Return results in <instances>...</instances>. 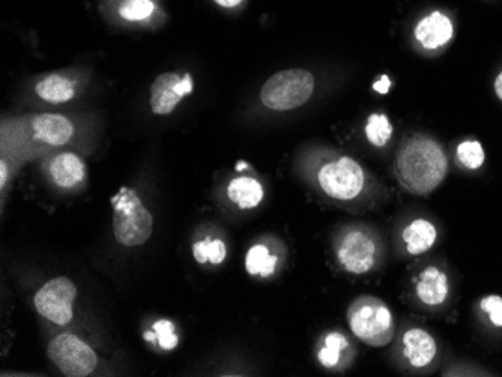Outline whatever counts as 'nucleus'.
Instances as JSON below:
<instances>
[{
	"mask_svg": "<svg viewBox=\"0 0 502 377\" xmlns=\"http://www.w3.org/2000/svg\"><path fill=\"white\" fill-rule=\"evenodd\" d=\"M480 307H482L483 312H486V313H488L489 319H490V322H492L495 327H502L501 296H497V295H490V296H486V298L482 299Z\"/></svg>",
	"mask_w": 502,
	"mask_h": 377,
	"instance_id": "393cba45",
	"label": "nucleus"
},
{
	"mask_svg": "<svg viewBox=\"0 0 502 377\" xmlns=\"http://www.w3.org/2000/svg\"><path fill=\"white\" fill-rule=\"evenodd\" d=\"M155 5L152 0H127L120 8V15L128 21H142L151 17Z\"/></svg>",
	"mask_w": 502,
	"mask_h": 377,
	"instance_id": "5701e85b",
	"label": "nucleus"
},
{
	"mask_svg": "<svg viewBox=\"0 0 502 377\" xmlns=\"http://www.w3.org/2000/svg\"><path fill=\"white\" fill-rule=\"evenodd\" d=\"M47 352L65 376H88L98 363L94 350L83 340L71 334H62L53 338Z\"/></svg>",
	"mask_w": 502,
	"mask_h": 377,
	"instance_id": "39448f33",
	"label": "nucleus"
},
{
	"mask_svg": "<svg viewBox=\"0 0 502 377\" xmlns=\"http://www.w3.org/2000/svg\"><path fill=\"white\" fill-rule=\"evenodd\" d=\"M313 90V74L309 71H280L265 83L260 90V100L268 109L286 112L305 104Z\"/></svg>",
	"mask_w": 502,
	"mask_h": 377,
	"instance_id": "20e7f679",
	"label": "nucleus"
},
{
	"mask_svg": "<svg viewBox=\"0 0 502 377\" xmlns=\"http://www.w3.org/2000/svg\"><path fill=\"white\" fill-rule=\"evenodd\" d=\"M152 327H154L155 337L158 340L161 348L172 350L178 346V337L174 334V323L169 320H158Z\"/></svg>",
	"mask_w": 502,
	"mask_h": 377,
	"instance_id": "b1692460",
	"label": "nucleus"
},
{
	"mask_svg": "<svg viewBox=\"0 0 502 377\" xmlns=\"http://www.w3.org/2000/svg\"><path fill=\"white\" fill-rule=\"evenodd\" d=\"M32 129L36 139L51 146H62L70 142L74 133L70 120L60 114H38L32 119Z\"/></svg>",
	"mask_w": 502,
	"mask_h": 377,
	"instance_id": "f8f14e48",
	"label": "nucleus"
},
{
	"mask_svg": "<svg viewBox=\"0 0 502 377\" xmlns=\"http://www.w3.org/2000/svg\"><path fill=\"white\" fill-rule=\"evenodd\" d=\"M454 35L452 19L443 12H432L418 21L415 26V38L428 50L444 47Z\"/></svg>",
	"mask_w": 502,
	"mask_h": 377,
	"instance_id": "9d476101",
	"label": "nucleus"
},
{
	"mask_svg": "<svg viewBox=\"0 0 502 377\" xmlns=\"http://www.w3.org/2000/svg\"><path fill=\"white\" fill-rule=\"evenodd\" d=\"M193 92V79L174 73L159 75L151 86V109L155 114H169L180 104L185 95Z\"/></svg>",
	"mask_w": 502,
	"mask_h": 377,
	"instance_id": "1a4fd4ad",
	"label": "nucleus"
},
{
	"mask_svg": "<svg viewBox=\"0 0 502 377\" xmlns=\"http://www.w3.org/2000/svg\"><path fill=\"white\" fill-rule=\"evenodd\" d=\"M318 179L323 191L337 200L355 199L364 188L363 169L348 157L325 164Z\"/></svg>",
	"mask_w": 502,
	"mask_h": 377,
	"instance_id": "423d86ee",
	"label": "nucleus"
},
{
	"mask_svg": "<svg viewBox=\"0 0 502 377\" xmlns=\"http://www.w3.org/2000/svg\"><path fill=\"white\" fill-rule=\"evenodd\" d=\"M417 295L426 305H441L448 296L447 275L435 266H429L420 273Z\"/></svg>",
	"mask_w": 502,
	"mask_h": 377,
	"instance_id": "ddd939ff",
	"label": "nucleus"
},
{
	"mask_svg": "<svg viewBox=\"0 0 502 377\" xmlns=\"http://www.w3.org/2000/svg\"><path fill=\"white\" fill-rule=\"evenodd\" d=\"M447 170L443 146L428 135H413L398 150L396 173L400 184L411 193H432L443 182Z\"/></svg>",
	"mask_w": 502,
	"mask_h": 377,
	"instance_id": "f257e3e1",
	"label": "nucleus"
},
{
	"mask_svg": "<svg viewBox=\"0 0 502 377\" xmlns=\"http://www.w3.org/2000/svg\"><path fill=\"white\" fill-rule=\"evenodd\" d=\"M349 327L361 342L383 348L393 340L394 319L383 301L375 296L355 299L348 310Z\"/></svg>",
	"mask_w": 502,
	"mask_h": 377,
	"instance_id": "f03ea898",
	"label": "nucleus"
},
{
	"mask_svg": "<svg viewBox=\"0 0 502 377\" xmlns=\"http://www.w3.org/2000/svg\"><path fill=\"white\" fill-rule=\"evenodd\" d=\"M193 253L194 258L199 264L211 262L212 265H220L226 258V245L220 239H214V241L206 239V241L194 243Z\"/></svg>",
	"mask_w": 502,
	"mask_h": 377,
	"instance_id": "aec40b11",
	"label": "nucleus"
},
{
	"mask_svg": "<svg viewBox=\"0 0 502 377\" xmlns=\"http://www.w3.org/2000/svg\"><path fill=\"white\" fill-rule=\"evenodd\" d=\"M346 348H348V340L342 334H329L325 338V348L319 352V361L323 367H334V365H337L340 355Z\"/></svg>",
	"mask_w": 502,
	"mask_h": 377,
	"instance_id": "412c9836",
	"label": "nucleus"
},
{
	"mask_svg": "<svg viewBox=\"0 0 502 377\" xmlns=\"http://www.w3.org/2000/svg\"><path fill=\"white\" fill-rule=\"evenodd\" d=\"M217 2L220 6H223V8H235V6H238L243 0H214Z\"/></svg>",
	"mask_w": 502,
	"mask_h": 377,
	"instance_id": "bb28decb",
	"label": "nucleus"
},
{
	"mask_svg": "<svg viewBox=\"0 0 502 377\" xmlns=\"http://www.w3.org/2000/svg\"><path fill=\"white\" fill-rule=\"evenodd\" d=\"M393 127L385 114H370L367 125H366V135L370 143L376 148H383L391 139Z\"/></svg>",
	"mask_w": 502,
	"mask_h": 377,
	"instance_id": "6ab92c4d",
	"label": "nucleus"
},
{
	"mask_svg": "<svg viewBox=\"0 0 502 377\" xmlns=\"http://www.w3.org/2000/svg\"><path fill=\"white\" fill-rule=\"evenodd\" d=\"M338 260L348 273H366L375 266L376 245L366 232L352 230L338 247Z\"/></svg>",
	"mask_w": 502,
	"mask_h": 377,
	"instance_id": "6e6552de",
	"label": "nucleus"
},
{
	"mask_svg": "<svg viewBox=\"0 0 502 377\" xmlns=\"http://www.w3.org/2000/svg\"><path fill=\"white\" fill-rule=\"evenodd\" d=\"M390 88H391V80L388 79V75H382L378 81H375L374 89L376 90L378 94H388Z\"/></svg>",
	"mask_w": 502,
	"mask_h": 377,
	"instance_id": "a878e982",
	"label": "nucleus"
},
{
	"mask_svg": "<svg viewBox=\"0 0 502 377\" xmlns=\"http://www.w3.org/2000/svg\"><path fill=\"white\" fill-rule=\"evenodd\" d=\"M50 174L59 187L70 188L85 178V164L74 154H60L50 164Z\"/></svg>",
	"mask_w": 502,
	"mask_h": 377,
	"instance_id": "4468645a",
	"label": "nucleus"
},
{
	"mask_svg": "<svg viewBox=\"0 0 502 377\" xmlns=\"http://www.w3.org/2000/svg\"><path fill=\"white\" fill-rule=\"evenodd\" d=\"M6 173H8V170H6L5 161H2V164H0V185H2V187L5 185Z\"/></svg>",
	"mask_w": 502,
	"mask_h": 377,
	"instance_id": "c85d7f7f",
	"label": "nucleus"
},
{
	"mask_svg": "<svg viewBox=\"0 0 502 377\" xmlns=\"http://www.w3.org/2000/svg\"><path fill=\"white\" fill-rule=\"evenodd\" d=\"M495 94L502 101V71L498 74L497 80H495Z\"/></svg>",
	"mask_w": 502,
	"mask_h": 377,
	"instance_id": "cd10ccee",
	"label": "nucleus"
},
{
	"mask_svg": "<svg viewBox=\"0 0 502 377\" xmlns=\"http://www.w3.org/2000/svg\"><path fill=\"white\" fill-rule=\"evenodd\" d=\"M228 196L239 208H256L264 199V188L256 179L238 178L230 182Z\"/></svg>",
	"mask_w": 502,
	"mask_h": 377,
	"instance_id": "dca6fc26",
	"label": "nucleus"
},
{
	"mask_svg": "<svg viewBox=\"0 0 502 377\" xmlns=\"http://www.w3.org/2000/svg\"><path fill=\"white\" fill-rule=\"evenodd\" d=\"M484 158L486 155H484L483 146L475 140H467L459 144L458 159L467 169H480L484 163Z\"/></svg>",
	"mask_w": 502,
	"mask_h": 377,
	"instance_id": "4be33fe9",
	"label": "nucleus"
},
{
	"mask_svg": "<svg viewBox=\"0 0 502 377\" xmlns=\"http://www.w3.org/2000/svg\"><path fill=\"white\" fill-rule=\"evenodd\" d=\"M77 289L68 278L59 277L51 280L41 288L35 295V307L50 322L64 327L73 319V303Z\"/></svg>",
	"mask_w": 502,
	"mask_h": 377,
	"instance_id": "0eeeda50",
	"label": "nucleus"
},
{
	"mask_svg": "<svg viewBox=\"0 0 502 377\" xmlns=\"http://www.w3.org/2000/svg\"><path fill=\"white\" fill-rule=\"evenodd\" d=\"M403 355L413 367H428L436 357V342L430 334L420 327H413L403 334Z\"/></svg>",
	"mask_w": 502,
	"mask_h": 377,
	"instance_id": "9b49d317",
	"label": "nucleus"
},
{
	"mask_svg": "<svg viewBox=\"0 0 502 377\" xmlns=\"http://www.w3.org/2000/svg\"><path fill=\"white\" fill-rule=\"evenodd\" d=\"M244 167H247L244 163H239L238 165H236V169L238 170H243Z\"/></svg>",
	"mask_w": 502,
	"mask_h": 377,
	"instance_id": "c756f323",
	"label": "nucleus"
},
{
	"mask_svg": "<svg viewBox=\"0 0 502 377\" xmlns=\"http://www.w3.org/2000/svg\"><path fill=\"white\" fill-rule=\"evenodd\" d=\"M113 204V232L118 242L125 247H137L146 242L152 234V215L144 208L133 189L120 188L112 199Z\"/></svg>",
	"mask_w": 502,
	"mask_h": 377,
	"instance_id": "7ed1b4c3",
	"label": "nucleus"
},
{
	"mask_svg": "<svg viewBox=\"0 0 502 377\" xmlns=\"http://www.w3.org/2000/svg\"><path fill=\"white\" fill-rule=\"evenodd\" d=\"M436 228L428 219H418L403 230V241L409 254L418 256L432 249L436 241Z\"/></svg>",
	"mask_w": 502,
	"mask_h": 377,
	"instance_id": "2eb2a0df",
	"label": "nucleus"
},
{
	"mask_svg": "<svg viewBox=\"0 0 502 377\" xmlns=\"http://www.w3.org/2000/svg\"><path fill=\"white\" fill-rule=\"evenodd\" d=\"M275 265H277V258L271 256L265 245H254L249 250L245 258V268L250 275L269 277L275 271Z\"/></svg>",
	"mask_w": 502,
	"mask_h": 377,
	"instance_id": "a211bd4d",
	"label": "nucleus"
},
{
	"mask_svg": "<svg viewBox=\"0 0 502 377\" xmlns=\"http://www.w3.org/2000/svg\"><path fill=\"white\" fill-rule=\"evenodd\" d=\"M35 92L47 103L60 104V103L70 101L74 96V86L64 75L53 74L41 80L36 85Z\"/></svg>",
	"mask_w": 502,
	"mask_h": 377,
	"instance_id": "f3484780",
	"label": "nucleus"
}]
</instances>
